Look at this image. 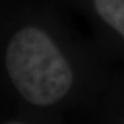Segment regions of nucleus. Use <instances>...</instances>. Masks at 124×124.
Returning <instances> with one entry per match:
<instances>
[{"label": "nucleus", "mask_w": 124, "mask_h": 124, "mask_svg": "<svg viewBox=\"0 0 124 124\" xmlns=\"http://www.w3.org/2000/svg\"><path fill=\"white\" fill-rule=\"evenodd\" d=\"M75 72L54 39L35 25L13 32L0 48V101L48 108L64 100Z\"/></svg>", "instance_id": "1"}, {"label": "nucleus", "mask_w": 124, "mask_h": 124, "mask_svg": "<svg viewBox=\"0 0 124 124\" xmlns=\"http://www.w3.org/2000/svg\"><path fill=\"white\" fill-rule=\"evenodd\" d=\"M99 16L124 38V0H93Z\"/></svg>", "instance_id": "2"}]
</instances>
